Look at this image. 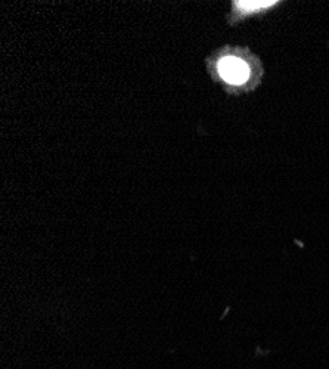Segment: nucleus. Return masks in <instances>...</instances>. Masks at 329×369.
<instances>
[{"label": "nucleus", "instance_id": "nucleus-1", "mask_svg": "<svg viewBox=\"0 0 329 369\" xmlns=\"http://www.w3.org/2000/svg\"><path fill=\"white\" fill-rule=\"evenodd\" d=\"M219 73L223 80L230 85H242L248 80L249 68L239 58L227 56L219 63Z\"/></svg>", "mask_w": 329, "mask_h": 369}, {"label": "nucleus", "instance_id": "nucleus-2", "mask_svg": "<svg viewBox=\"0 0 329 369\" xmlns=\"http://www.w3.org/2000/svg\"><path fill=\"white\" fill-rule=\"evenodd\" d=\"M276 2H269V0H256V2H251V0H247V2H235V8L239 11L241 15H247L251 12H259L261 9L270 8L272 5H275Z\"/></svg>", "mask_w": 329, "mask_h": 369}]
</instances>
